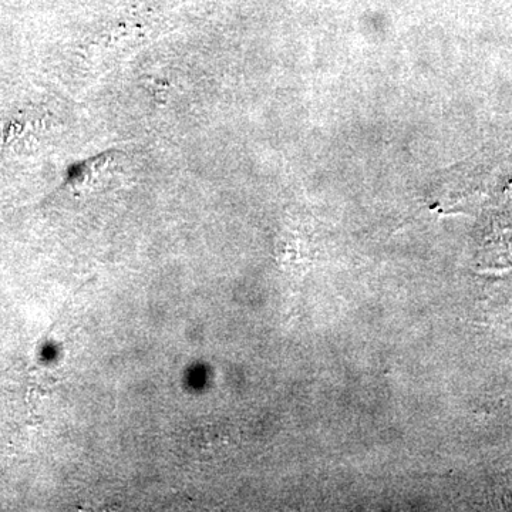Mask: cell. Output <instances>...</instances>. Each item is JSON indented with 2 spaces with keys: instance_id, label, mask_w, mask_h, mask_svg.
<instances>
[]
</instances>
